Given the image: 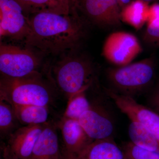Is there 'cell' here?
<instances>
[{"label":"cell","mask_w":159,"mask_h":159,"mask_svg":"<svg viewBox=\"0 0 159 159\" xmlns=\"http://www.w3.org/2000/svg\"><path fill=\"white\" fill-rule=\"evenodd\" d=\"M60 159H79L77 154L70 152L64 147L61 151Z\"/></svg>","instance_id":"obj_24"},{"label":"cell","mask_w":159,"mask_h":159,"mask_svg":"<svg viewBox=\"0 0 159 159\" xmlns=\"http://www.w3.org/2000/svg\"><path fill=\"white\" fill-rule=\"evenodd\" d=\"M58 126L62 134L64 147L77 155L94 141L89 136L78 120L61 119Z\"/></svg>","instance_id":"obj_12"},{"label":"cell","mask_w":159,"mask_h":159,"mask_svg":"<svg viewBox=\"0 0 159 159\" xmlns=\"http://www.w3.org/2000/svg\"><path fill=\"white\" fill-rule=\"evenodd\" d=\"M29 34L25 40L28 48L53 55L73 52L79 48L87 34V20L71 0L69 14L43 11L28 17Z\"/></svg>","instance_id":"obj_1"},{"label":"cell","mask_w":159,"mask_h":159,"mask_svg":"<svg viewBox=\"0 0 159 159\" xmlns=\"http://www.w3.org/2000/svg\"><path fill=\"white\" fill-rule=\"evenodd\" d=\"M19 122L24 125H42L50 122V107L34 105H11Z\"/></svg>","instance_id":"obj_15"},{"label":"cell","mask_w":159,"mask_h":159,"mask_svg":"<svg viewBox=\"0 0 159 159\" xmlns=\"http://www.w3.org/2000/svg\"><path fill=\"white\" fill-rule=\"evenodd\" d=\"M3 159H10L8 155L4 150H3Z\"/></svg>","instance_id":"obj_29"},{"label":"cell","mask_w":159,"mask_h":159,"mask_svg":"<svg viewBox=\"0 0 159 159\" xmlns=\"http://www.w3.org/2000/svg\"><path fill=\"white\" fill-rule=\"evenodd\" d=\"M118 1L121 9L132 1V0H118Z\"/></svg>","instance_id":"obj_28"},{"label":"cell","mask_w":159,"mask_h":159,"mask_svg":"<svg viewBox=\"0 0 159 159\" xmlns=\"http://www.w3.org/2000/svg\"><path fill=\"white\" fill-rule=\"evenodd\" d=\"M128 127L130 142L141 148L159 151V144L153 135L140 122L131 121Z\"/></svg>","instance_id":"obj_17"},{"label":"cell","mask_w":159,"mask_h":159,"mask_svg":"<svg viewBox=\"0 0 159 159\" xmlns=\"http://www.w3.org/2000/svg\"><path fill=\"white\" fill-rule=\"evenodd\" d=\"M40 60L29 48L1 43L0 72L1 76L17 78L41 73Z\"/></svg>","instance_id":"obj_5"},{"label":"cell","mask_w":159,"mask_h":159,"mask_svg":"<svg viewBox=\"0 0 159 159\" xmlns=\"http://www.w3.org/2000/svg\"><path fill=\"white\" fill-rule=\"evenodd\" d=\"M147 26H156L159 25V4L154 3L149 6Z\"/></svg>","instance_id":"obj_23"},{"label":"cell","mask_w":159,"mask_h":159,"mask_svg":"<svg viewBox=\"0 0 159 159\" xmlns=\"http://www.w3.org/2000/svg\"><path fill=\"white\" fill-rule=\"evenodd\" d=\"M58 138L55 124L51 121L44 128L28 159H60Z\"/></svg>","instance_id":"obj_13"},{"label":"cell","mask_w":159,"mask_h":159,"mask_svg":"<svg viewBox=\"0 0 159 159\" xmlns=\"http://www.w3.org/2000/svg\"><path fill=\"white\" fill-rule=\"evenodd\" d=\"M58 91L52 80L44 79L41 73L22 78L1 76L0 100L11 105H34L50 107L57 99Z\"/></svg>","instance_id":"obj_2"},{"label":"cell","mask_w":159,"mask_h":159,"mask_svg":"<svg viewBox=\"0 0 159 159\" xmlns=\"http://www.w3.org/2000/svg\"><path fill=\"white\" fill-rule=\"evenodd\" d=\"M78 121L94 141L113 139V121L108 112L102 106L92 103L90 108L81 115Z\"/></svg>","instance_id":"obj_10"},{"label":"cell","mask_w":159,"mask_h":159,"mask_svg":"<svg viewBox=\"0 0 159 159\" xmlns=\"http://www.w3.org/2000/svg\"><path fill=\"white\" fill-rule=\"evenodd\" d=\"M123 150L126 159H159V151L142 148L130 142L124 145Z\"/></svg>","instance_id":"obj_21"},{"label":"cell","mask_w":159,"mask_h":159,"mask_svg":"<svg viewBox=\"0 0 159 159\" xmlns=\"http://www.w3.org/2000/svg\"><path fill=\"white\" fill-rule=\"evenodd\" d=\"M76 8L89 23L101 28L121 25V8L118 0H74Z\"/></svg>","instance_id":"obj_6"},{"label":"cell","mask_w":159,"mask_h":159,"mask_svg":"<svg viewBox=\"0 0 159 159\" xmlns=\"http://www.w3.org/2000/svg\"><path fill=\"white\" fill-rule=\"evenodd\" d=\"M142 50L139 40L133 34L116 31L105 39L102 54L109 62L119 67L130 64Z\"/></svg>","instance_id":"obj_7"},{"label":"cell","mask_w":159,"mask_h":159,"mask_svg":"<svg viewBox=\"0 0 159 159\" xmlns=\"http://www.w3.org/2000/svg\"><path fill=\"white\" fill-rule=\"evenodd\" d=\"M51 71V79L68 100L77 93L87 90L93 84L95 75L90 60L79 54L63 57Z\"/></svg>","instance_id":"obj_3"},{"label":"cell","mask_w":159,"mask_h":159,"mask_svg":"<svg viewBox=\"0 0 159 159\" xmlns=\"http://www.w3.org/2000/svg\"><path fill=\"white\" fill-rule=\"evenodd\" d=\"M45 124L24 125L13 132L7 145L11 153L19 159L29 158Z\"/></svg>","instance_id":"obj_11"},{"label":"cell","mask_w":159,"mask_h":159,"mask_svg":"<svg viewBox=\"0 0 159 159\" xmlns=\"http://www.w3.org/2000/svg\"><path fill=\"white\" fill-rule=\"evenodd\" d=\"M22 8L27 17L31 15L43 12L69 14V11L57 0H15Z\"/></svg>","instance_id":"obj_18"},{"label":"cell","mask_w":159,"mask_h":159,"mask_svg":"<svg viewBox=\"0 0 159 159\" xmlns=\"http://www.w3.org/2000/svg\"><path fill=\"white\" fill-rule=\"evenodd\" d=\"M142 1H144L145 2L149 4V3L153 2H157V1H159V0H142Z\"/></svg>","instance_id":"obj_30"},{"label":"cell","mask_w":159,"mask_h":159,"mask_svg":"<svg viewBox=\"0 0 159 159\" xmlns=\"http://www.w3.org/2000/svg\"><path fill=\"white\" fill-rule=\"evenodd\" d=\"M143 39L148 47L159 48V25L156 26H146L143 33Z\"/></svg>","instance_id":"obj_22"},{"label":"cell","mask_w":159,"mask_h":159,"mask_svg":"<svg viewBox=\"0 0 159 159\" xmlns=\"http://www.w3.org/2000/svg\"><path fill=\"white\" fill-rule=\"evenodd\" d=\"M57 1L65 8L67 11L70 12L71 0H57Z\"/></svg>","instance_id":"obj_25"},{"label":"cell","mask_w":159,"mask_h":159,"mask_svg":"<svg viewBox=\"0 0 159 159\" xmlns=\"http://www.w3.org/2000/svg\"><path fill=\"white\" fill-rule=\"evenodd\" d=\"M79 159H126L113 139L94 140L77 155Z\"/></svg>","instance_id":"obj_14"},{"label":"cell","mask_w":159,"mask_h":159,"mask_svg":"<svg viewBox=\"0 0 159 159\" xmlns=\"http://www.w3.org/2000/svg\"><path fill=\"white\" fill-rule=\"evenodd\" d=\"M149 8L148 3L142 0L132 1L121 9V20L139 30L147 23Z\"/></svg>","instance_id":"obj_16"},{"label":"cell","mask_w":159,"mask_h":159,"mask_svg":"<svg viewBox=\"0 0 159 159\" xmlns=\"http://www.w3.org/2000/svg\"><path fill=\"white\" fill-rule=\"evenodd\" d=\"M30 31L29 18L15 0H0V37L25 40Z\"/></svg>","instance_id":"obj_8"},{"label":"cell","mask_w":159,"mask_h":159,"mask_svg":"<svg viewBox=\"0 0 159 159\" xmlns=\"http://www.w3.org/2000/svg\"><path fill=\"white\" fill-rule=\"evenodd\" d=\"M20 123L11 104L0 100V134L2 138H8L19 127Z\"/></svg>","instance_id":"obj_19"},{"label":"cell","mask_w":159,"mask_h":159,"mask_svg":"<svg viewBox=\"0 0 159 159\" xmlns=\"http://www.w3.org/2000/svg\"><path fill=\"white\" fill-rule=\"evenodd\" d=\"M155 74L154 61L149 58L108 69L107 74L109 81L118 92L116 93L132 97V95L144 90L150 85Z\"/></svg>","instance_id":"obj_4"},{"label":"cell","mask_w":159,"mask_h":159,"mask_svg":"<svg viewBox=\"0 0 159 159\" xmlns=\"http://www.w3.org/2000/svg\"><path fill=\"white\" fill-rule=\"evenodd\" d=\"M86 92L77 93L68 100L67 106L61 119L78 120L81 115L90 108L92 103L87 98Z\"/></svg>","instance_id":"obj_20"},{"label":"cell","mask_w":159,"mask_h":159,"mask_svg":"<svg viewBox=\"0 0 159 159\" xmlns=\"http://www.w3.org/2000/svg\"><path fill=\"white\" fill-rule=\"evenodd\" d=\"M153 103L156 108L159 111V90L154 96Z\"/></svg>","instance_id":"obj_26"},{"label":"cell","mask_w":159,"mask_h":159,"mask_svg":"<svg viewBox=\"0 0 159 159\" xmlns=\"http://www.w3.org/2000/svg\"><path fill=\"white\" fill-rule=\"evenodd\" d=\"M3 150H4V151L7 153V154L8 155V157H9V159H18L17 157H16L13 154L11 153V151L9 150V148H8V147H7V145H6V146H4V147H3Z\"/></svg>","instance_id":"obj_27"},{"label":"cell","mask_w":159,"mask_h":159,"mask_svg":"<svg viewBox=\"0 0 159 159\" xmlns=\"http://www.w3.org/2000/svg\"><path fill=\"white\" fill-rule=\"evenodd\" d=\"M106 93L123 113L131 121L144 125L153 135L159 144V114L140 104L133 97L107 89Z\"/></svg>","instance_id":"obj_9"}]
</instances>
